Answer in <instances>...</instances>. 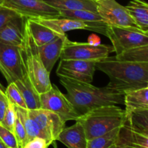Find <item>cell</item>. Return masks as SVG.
<instances>
[{"label": "cell", "mask_w": 148, "mask_h": 148, "mask_svg": "<svg viewBox=\"0 0 148 148\" xmlns=\"http://www.w3.org/2000/svg\"><path fill=\"white\" fill-rule=\"evenodd\" d=\"M127 122L132 127L148 134V110L126 112Z\"/></svg>", "instance_id": "cell-25"}, {"label": "cell", "mask_w": 148, "mask_h": 148, "mask_svg": "<svg viewBox=\"0 0 148 148\" xmlns=\"http://www.w3.org/2000/svg\"><path fill=\"white\" fill-rule=\"evenodd\" d=\"M50 146L48 142L42 137H36L27 143L24 148H48Z\"/></svg>", "instance_id": "cell-34"}, {"label": "cell", "mask_w": 148, "mask_h": 148, "mask_svg": "<svg viewBox=\"0 0 148 148\" xmlns=\"http://www.w3.org/2000/svg\"><path fill=\"white\" fill-rule=\"evenodd\" d=\"M14 108H15L16 114L18 116L20 121L24 126L26 134H27V142L36 138V137L43 138V134L36 121L29 115L28 110L26 108L15 106H14Z\"/></svg>", "instance_id": "cell-23"}, {"label": "cell", "mask_w": 148, "mask_h": 148, "mask_svg": "<svg viewBox=\"0 0 148 148\" xmlns=\"http://www.w3.org/2000/svg\"><path fill=\"white\" fill-rule=\"evenodd\" d=\"M13 133H14L16 139H17L19 148H24L27 143V134H26L24 126H23V123L21 122L17 114H16V119L15 123H14Z\"/></svg>", "instance_id": "cell-29"}, {"label": "cell", "mask_w": 148, "mask_h": 148, "mask_svg": "<svg viewBox=\"0 0 148 148\" xmlns=\"http://www.w3.org/2000/svg\"><path fill=\"white\" fill-rule=\"evenodd\" d=\"M40 108L58 114L64 121H77L79 118L66 95L62 93L55 85L46 92L39 95Z\"/></svg>", "instance_id": "cell-8"}, {"label": "cell", "mask_w": 148, "mask_h": 148, "mask_svg": "<svg viewBox=\"0 0 148 148\" xmlns=\"http://www.w3.org/2000/svg\"><path fill=\"white\" fill-rule=\"evenodd\" d=\"M59 10H90L97 12L95 0H43Z\"/></svg>", "instance_id": "cell-22"}, {"label": "cell", "mask_w": 148, "mask_h": 148, "mask_svg": "<svg viewBox=\"0 0 148 148\" xmlns=\"http://www.w3.org/2000/svg\"><path fill=\"white\" fill-rule=\"evenodd\" d=\"M14 83L20 90L26 104L27 109L34 110L40 108L39 94L36 92L31 85H25L20 80L15 81Z\"/></svg>", "instance_id": "cell-24"}, {"label": "cell", "mask_w": 148, "mask_h": 148, "mask_svg": "<svg viewBox=\"0 0 148 148\" xmlns=\"http://www.w3.org/2000/svg\"><path fill=\"white\" fill-rule=\"evenodd\" d=\"M109 148H133V147H130V146L126 145L121 144V143H118V142H116L115 144H114L113 145H111Z\"/></svg>", "instance_id": "cell-36"}, {"label": "cell", "mask_w": 148, "mask_h": 148, "mask_svg": "<svg viewBox=\"0 0 148 148\" xmlns=\"http://www.w3.org/2000/svg\"><path fill=\"white\" fill-rule=\"evenodd\" d=\"M27 17L18 14L0 29V42L20 47L25 32Z\"/></svg>", "instance_id": "cell-13"}, {"label": "cell", "mask_w": 148, "mask_h": 148, "mask_svg": "<svg viewBox=\"0 0 148 148\" xmlns=\"http://www.w3.org/2000/svg\"><path fill=\"white\" fill-rule=\"evenodd\" d=\"M82 124L88 140L101 137L127 122L125 110L117 105L98 107L81 116L77 120Z\"/></svg>", "instance_id": "cell-4"}, {"label": "cell", "mask_w": 148, "mask_h": 148, "mask_svg": "<svg viewBox=\"0 0 148 148\" xmlns=\"http://www.w3.org/2000/svg\"><path fill=\"white\" fill-rule=\"evenodd\" d=\"M115 58L119 61L148 62V44L116 55Z\"/></svg>", "instance_id": "cell-27"}, {"label": "cell", "mask_w": 148, "mask_h": 148, "mask_svg": "<svg viewBox=\"0 0 148 148\" xmlns=\"http://www.w3.org/2000/svg\"><path fill=\"white\" fill-rule=\"evenodd\" d=\"M62 85L66 90V97L79 117L98 107L124 105V93L106 85L98 88L91 83L59 77Z\"/></svg>", "instance_id": "cell-1"}, {"label": "cell", "mask_w": 148, "mask_h": 148, "mask_svg": "<svg viewBox=\"0 0 148 148\" xmlns=\"http://www.w3.org/2000/svg\"><path fill=\"white\" fill-rule=\"evenodd\" d=\"M106 36L112 43L116 55L148 44V33L138 28L108 26Z\"/></svg>", "instance_id": "cell-5"}, {"label": "cell", "mask_w": 148, "mask_h": 148, "mask_svg": "<svg viewBox=\"0 0 148 148\" xmlns=\"http://www.w3.org/2000/svg\"><path fill=\"white\" fill-rule=\"evenodd\" d=\"M28 113L36 121L43 138L48 142L49 145L57 141L59 134L65 128L66 123L58 114L42 108L28 110Z\"/></svg>", "instance_id": "cell-11"}, {"label": "cell", "mask_w": 148, "mask_h": 148, "mask_svg": "<svg viewBox=\"0 0 148 148\" xmlns=\"http://www.w3.org/2000/svg\"><path fill=\"white\" fill-rule=\"evenodd\" d=\"M88 43H89L90 44L93 45V46H98V45L101 44V38L98 37L97 35L92 34L88 37Z\"/></svg>", "instance_id": "cell-35"}, {"label": "cell", "mask_w": 148, "mask_h": 148, "mask_svg": "<svg viewBox=\"0 0 148 148\" xmlns=\"http://www.w3.org/2000/svg\"><path fill=\"white\" fill-rule=\"evenodd\" d=\"M20 51L25 74L33 89L39 95L50 90L52 86L50 73L47 72L42 62L38 47L30 35L27 23Z\"/></svg>", "instance_id": "cell-3"}, {"label": "cell", "mask_w": 148, "mask_h": 148, "mask_svg": "<svg viewBox=\"0 0 148 148\" xmlns=\"http://www.w3.org/2000/svg\"><path fill=\"white\" fill-rule=\"evenodd\" d=\"M121 128L115 129L104 135L88 140L86 148H109L118 140Z\"/></svg>", "instance_id": "cell-26"}, {"label": "cell", "mask_w": 148, "mask_h": 148, "mask_svg": "<svg viewBox=\"0 0 148 148\" xmlns=\"http://www.w3.org/2000/svg\"><path fill=\"white\" fill-rule=\"evenodd\" d=\"M97 62L78 59H60L56 73L58 77L92 83Z\"/></svg>", "instance_id": "cell-12"}, {"label": "cell", "mask_w": 148, "mask_h": 148, "mask_svg": "<svg viewBox=\"0 0 148 148\" xmlns=\"http://www.w3.org/2000/svg\"><path fill=\"white\" fill-rule=\"evenodd\" d=\"M96 69L108 77L107 86L123 93L148 86V62L119 61L108 56L97 62Z\"/></svg>", "instance_id": "cell-2"}, {"label": "cell", "mask_w": 148, "mask_h": 148, "mask_svg": "<svg viewBox=\"0 0 148 148\" xmlns=\"http://www.w3.org/2000/svg\"><path fill=\"white\" fill-rule=\"evenodd\" d=\"M0 138L9 148H19L14 133L0 124Z\"/></svg>", "instance_id": "cell-31"}, {"label": "cell", "mask_w": 148, "mask_h": 148, "mask_svg": "<svg viewBox=\"0 0 148 148\" xmlns=\"http://www.w3.org/2000/svg\"><path fill=\"white\" fill-rule=\"evenodd\" d=\"M67 38V36L64 35L56 38L46 44L38 46L40 59L49 73L51 74L56 61L60 59L62 49Z\"/></svg>", "instance_id": "cell-15"}, {"label": "cell", "mask_w": 148, "mask_h": 148, "mask_svg": "<svg viewBox=\"0 0 148 148\" xmlns=\"http://www.w3.org/2000/svg\"><path fill=\"white\" fill-rule=\"evenodd\" d=\"M0 148H9L5 144H4V142L1 140V138H0Z\"/></svg>", "instance_id": "cell-37"}, {"label": "cell", "mask_w": 148, "mask_h": 148, "mask_svg": "<svg viewBox=\"0 0 148 148\" xmlns=\"http://www.w3.org/2000/svg\"><path fill=\"white\" fill-rule=\"evenodd\" d=\"M4 92L7 95L10 103H11L15 106L27 109V106H26L25 103L23 100V96H22L20 90L14 82L8 84V86L6 88Z\"/></svg>", "instance_id": "cell-28"}, {"label": "cell", "mask_w": 148, "mask_h": 148, "mask_svg": "<svg viewBox=\"0 0 148 148\" xmlns=\"http://www.w3.org/2000/svg\"><path fill=\"white\" fill-rule=\"evenodd\" d=\"M126 112L148 110V86L124 93Z\"/></svg>", "instance_id": "cell-19"}, {"label": "cell", "mask_w": 148, "mask_h": 148, "mask_svg": "<svg viewBox=\"0 0 148 148\" xmlns=\"http://www.w3.org/2000/svg\"><path fill=\"white\" fill-rule=\"evenodd\" d=\"M59 17L79 20L88 25L90 30L106 36L108 25L104 23L98 12L90 10H59Z\"/></svg>", "instance_id": "cell-14"}, {"label": "cell", "mask_w": 148, "mask_h": 148, "mask_svg": "<svg viewBox=\"0 0 148 148\" xmlns=\"http://www.w3.org/2000/svg\"><path fill=\"white\" fill-rule=\"evenodd\" d=\"M112 52H114L113 46L102 43L98 46H93L88 42H73L67 38L62 49L60 59L99 62L109 56L110 53Z\"/></svg>", "instance_id": "cell-7"}, {"label": "cell", "mask_w": 148, "mask_h": 148, "mask_svg": "<svg viewBox=\"0 0 148 148\" xmlns=\"http://www.w3.org/2000/svg\"><path fill=\"white\" fill-rule=\"evenodd\" d=\"M117 142L148 148V134L133 128L126 122L120 130Z\"/></svg>", "instance_id": "cell-20"}, {"label": "cell", "mask_w": 148, "mask_h": 148, "mask_svg": "<svg viewBox=\"0 0 148 148\" xmlns=\"http://www.w3.org/2000/svg\"><path fill=\"white\" fill-rule=\"evenodd\" d=\"M18 14H20L8 7L4 6L0 7V29Z\"/></svg>", "instance_id": "cell-32"}, {"label": "cell", "mask_w": 148, "mask_h": 148, "mask_svg": "<svg viewBox=\"0 0 148 148\" xmlns=\"http://www.w3.org/2000/svg\"><path fill=\"white\" fill-rule=\"evenodd\" d=\"M40 24L49 27L60 35L74 30H90L89 26L79 20L66 17H50V18H32Z\"/></svg>", "instance_id": "cell-16"}, {"label": "cell", "mask_w": 148, "mask_h": 148, "mask_svg": "<svg viewBox=\"0 0 148 148\" xmlns=\"http://www.w3.org/2000/svg\"><path fill=\"white\" fill-rule=\"evenodd\" d=\"M26 23L30 35L38 46H43L52 41L59 36H64V35L59 34L49 27L40 24L32 18L27 17Z\"/></svg>", "instance_id": "cell-18"}, {"label": "cell", "mask_w": 148, "mask_h": 148, "mask_svg": "<svg viewBox=\"0 0 148 148\" xmlns=\"http://www.w3.org/2000/svg\"><path fill=\"white\" fill-rule=\"evenodd\" d=\"M57 141L63 143L67 148H86L88 139L85 130L79 121L69 127H65L57 138Z\"/></svg>", "instance_id": "cell-17"}, {"label": "cell", "mask_w": 148, "mask_h": 148, "mask_svg": "<svg viewBox=\"0 0 148 148\" xmlns=\"http://www.w3.org/2000/svg\"><path fill=\"white\" fill-rule=\"evenodd\" d=\"M126 7L139 29L148 33V3L144 0H132Z\"/></svg>", "instance_id": "cell-21"}, {"label": "cell", "mask_w": 148, "mask_h": 148, "mask_svg": "<svg viewBox=\"0 0 148 148\" xmlns=\"http://www.w3.org/2000/svg\"><path fill=\"white\" fill-rule=\"evenodd\" d=\"M16 119V111L14 106L10 103L7 108L4 118L0 124L11 132L14 131V126Z\"/></svg>", "instance_id": "cell-30"}, {"label": "cell", "mask_w": 148, "mask_h": 148, "mask_svg": "<svg viewBox=\"0 0 148 148\" xmlns=\"http://www.w3.org/2000/svg\"><path fill=\"white\" fill-rule=\"evenodd\" d=\"M0 72L8 84L20 80L31 85L23 69L20 47L0 42Z\"/></svg>", "instance_id": "cell-6"}, {"label": "cell", "mask_w": 148, "mask_h": 148, "mask_svg": "<svg viewBox=\"0 0 148 148\" xmlns=\"http://www.w3.org/2000/svg\"><path fill=\"white\" fill-rule=\"evenodd\" d=\"M9 104H10V101L7 98L5 92L3 90L2 86L0 84V123L1 122L4 118V114L7 111Z\"/></svg>", "instance_id": "cell-33"}, {"label": "cell", "mask_w": 148, "mask_h": 148, "mask_svg": "<svg viewBox=\"0 0 148 148\" xmlns=\"http://www.w3.org/2000/svg\"><path fill=\"white\" fill-rule=\"evenodd\" d=\"M95 2L97 12L108 25L139 29L127 7L116 0H95Z\"/></svg>", "instance_id": "cell-9"}, {"label": "cell", "mask_w": 148, "mask_h": 148, "mask_svg": "<svg viewBox=\"0 0 148 148\" xmlns=\"http://www.w3.org/2000/svg\"><path fill=\"white\" fill-rule=\"evenodd\" d=\"M3 6L14 10L28 18L59 17V10L51 7L43 0H3Z\"/></svg>", "instance_id": "cell-10"}, {"label": "cell", "mask_w": 148, "mask_h": 148, "mask_svg": "<svg viewBox=\"0 0 148 148\" xmlns=\"http://www.w3.org/2000/svg\"><path fill=\"white\" fill-rule=\"evenodd\" d=\"M3 4H4V1L3 0H0V7L3 6Z\"/></svg>", "instance_id": "cell-38"}]
</instances>
